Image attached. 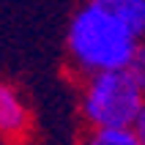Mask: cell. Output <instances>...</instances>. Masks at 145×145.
<instances>
[{
  "instance_id": "cell-6",
  "label": "cell",
  "mask_w": 145,
  "mask_h": 145,
  "mask_svg": "<svg viewBox=\"0 0 145 145\" xmlns=\"http://www.w3.org/2000/svg\"><path fill=\"white\" fill-rule=\"evenodd\" d=\"M134 131H137V137L142 140V145H145V107H142V112H140L137 123H134Z\"/></svg>"
},
{
  "instance_id": "cell-5",
  "label": "cell",
  "mask_w": 145,
  "mask_h": 145,
  "mask_svg": "<svg viewBox=\"0 0 145 145\" xmlns=\"http://www.w3.org/2000/svg\"><path fill=\"white\" fill-rule=\"evenodd\" d=\"M82 145H142L134 129H93L85 134Z\"/></svg>"
},
{
  "instance_id": "cell-3",
  "label": "cell",
  "mask_w": 145,
  "mask_h": 145,
  "mask_svg": "<svg viewBox=\"0 0 145 145\" xmlns=\"http://www.w3.org/2000/svg\"><path fill=\"white\" fill-rule=\"evenodd\" d=\"M36 121L22 90L14 82L0 80V140L3 145H30Z\"/></svg>"
},
{
  "instance_id": "cell-2",
  "label": "cell",
  "mask_w": 145,
  "mask_h": 145,
  "mask_svg": "<svg viewBox=\"0 0 145 145\" xmlns=\"http://www.w3.org/2000/svg\"><path fill=\"white\" fill-rule=\"evenodd\" d=\"M145 107V88L129 69L82 80L80 118L85 129H134Z\"/></svg>"
},
{
  "instance_id": "cell-4",
  "label": "cell",
  "mask_w": 145,
  "mask_h": 145,
  "mask_svg": "<svg viewBox=\"0 0 145 145\" xmlns=\"http://www.w3.org/2000/svg\"><path fill=\"white\" fill-rule=\"evenodd\" d=\"M115 19H121L140 41H145V0H96Z\"/></svg>"
},
{
  "instance_id": "cell-1",
  "label": "cell",
  "mask_w": 145,
  "mask_h": 145,
  "mask_svg": "<svg viewBox=\"0 0 145 145\" xmlns=\"http://www.w3.org/2000/svg\"><path fill=\"white\" fill-rule=\"evenodd\" d=\"M145 41L96 0H82L66 30V57L77 80L129 69Z\"/></svg>"
}]
</instances>
